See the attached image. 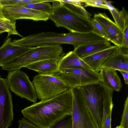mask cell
Segmentation results:
<instances>
[{
  "label": "cell",
  "mask_w": 128,
  "mask_h": 128,
  "mask_svg": "<svg viewBox=\"0 0 128 128\" xmlns=\"http://www.w3.org/2000/svg\"><path fill=\"white\" fill-rule=\"evenodd\" d=\"M72 102L71 89L54 98L33 103L21 112L24 118L39 128H51L72 115Z\"/></svg>",
  "instance_id": "obj_1"
},
{
  "label": "cell",
  "mask_w": 128,
  "mask_h": 128,
  "mask_svg": "<svg viewBox=\"0 0 128 128\" xmlns=\"http://www.w3.org/2000/svg\"><path fill=\"white\" fill-rule=\"evenodd\" d=\"M78 87L96 128H103L104 109L113 104L114 91L107 88L100 81Z\"/></svg>",
  "instance_id": "obj_2"
},
{
  "label": "cell",
  "mask_w": 128,
  "mask_h": 128,
  "mask_svg": "<svg viewBox=\"0 0 128 128\" xmlns=\"http://www.w3.org/2000/svg\"><path fill=\"white\" fill-rule=\"evenodd\" d=\"M49 19L58 27H63L70 32L86 33L92 32L90 20L77 14L66 7L60 0H52Z\"/></svg>",
  "instance_id": "obj_3"
},
{
  "label": "cell",
  "mask_w": 128,
  "mask_h": 128,
  "mask_svg": "<svg viewBox=\"0 0 128 128\" xmlns=\"http://www.w3.org/2000/svg\"><path fill=\"white\" fill-rule=\"evenodd\" d=\"M64 55L61 45L31 47L20 56L5 63L2 66V69L11 71L20 70L32 64L42 60H54L59 61Z\"/></svg>",
  "instance_id": "obj_4"
},
{
  "label": "cell",
  "mask_w": 128,
  "mask_h": 128,
  "mask_svg": "<svg viewBox=\"0 0 128 128\" xmlns=\"http://www.w3.org/2000/svg\"><path fill=\"white\" fill-rule=\"evenodd\" d=\"M32 82L37 98L41 100L54 98L71 89L53 75L38 74L34 77Z\"/></svg>",
  "instance_id": "obj_5"
},
{
  "label": "cell",
  "mask_w": 128,
  "mask_h": 128,
  "mask_svg": "<svg viewBox=\"0 0 128 128\" xmlns=\"http://www.w3.org/2000/svg\"><path fill=\"white\" fill-rule=\"evenodd\" d=\"M52 75L59 78L71 88L100 81L98 72L82 67L64 69Z\"/></svg>",
  "instance_id": "obj_6"
},
{
  "label": "cell",
  "mask_w": 128,
  "mask_h": 128,
  "mask_svg": "<svg viewBox=\"0 0 128 128\" xmlns=\"http://www.w3.org/2000/svg\"><path fill=\"white\" fill-rule=\"evenodd\" d=\"M6 79L9 90L22 98L36 103L37 97L32 82L27 75L20 70L8 72Z\"/></svg>",
  "instance_id": "obj_7"
},
{
  "label": "cell",
  "mask_w": 128,
  "mask_h": 128,
  "mask_svg": "<svg viewBox=\"0 0 128 128\" xmlns=\"http://www.w3.org/2000/svg\"><path fill=\"white\" fill-rule=\"evenodd\" d=\"M72 96V128H96L78 87L71 88Z\"/></svg>",
  "instance_id": "obj_8"
},
{
  "label": "cell",
  "mask_w": 128,
  "mask_h": 128,
  "mask_svg": "<svg viewBox=\"0 0 128 128\" xmlns=\"http://www.w3.org/2000/svg\"><path fill=\"white\" fill-rule=\"evenodd\" d=\"M12 96L6 78H0V128H8L14 118Z\"/></svg>",
  "instance_id": "obj_9"
},
{
  "label": "cell",
  "mask_w": 128,
  "mask_h": 128,
  "mask_svg": "<svg viewBox=\"0 0 128 128\" xmlns=\"http://www.w3.org/2000/svg\"><path fill=\"white\" fill-rule=\"evenodd\" d=\"M3 12L7 19L13 22L17 20L28 19L35 21H46L49 19L46 12L23 7L3 6Z\"/></svg>",
  "instance_id": "obj_10"
},
{
  "label": "cell",
  "mask_w": 128,
  "mask_h": 128,
  "mask_svg": "<svg viewBox=\"0 0 128 128\" xmlns=\"http://www.w3.org/2000/svg\"><path fill=\"white\" fill-rule=\"evenodd\" d=\"M94 18L103 27L110 38V41L116 46L120 47L122 44L123 32L116 24L104 13L96 14Z\"/></svg>",
  "instance_id": "obj_11"
},
{
  "label": "cell",
  "mask_w": 128,
  "mask_h": 128,
  "mask_svg": "<svg viewBox=\"0 0 128 128\" xmlns=\"http://www.w3.org/2000/svg\"><path fill=\"white\" fill-rule=\"evenodd\" d=\"M30 48L15 44L8 38L0 47V66L20 56Z\"/></svg>",
  "instance_id": "obj_12"
},
{
  "label": "cell",
  "mask_w": 128,
  "mask_h": 128,
  "mask_svg": "<svg viewBox=\"0 0 128 128\" xmlns=\"http://www.w3.org/2000/svg\"><path fill=\"white\" fill-rule=\"evenodd\" d=\"M119 50V47L112 46L109 48L82 59L91 69L98 72L99 68L106 60Z\"/></svg>",
  "instance_id": "obj_13"
},
{
  "label": "cell",
  "mask_w": 128,
  "mask_h": 128,
  "mask_svg": "<svg viewBox=\"0 0 128 128\" xmlns=\"http://www.w3.org/2000/svg\"><path fill=\"white\" fill-rule=\"evenodd\" d=\"M112 46L108 41L95 42L79 46L74 48L73 51L82 58Z\"/></svg>",
  "instance_id": "obj_14"
},
{
  "label": "cell",
  "mask_w": 128,
  "mask_h": 128,
  "mask_svg": "<svg viewBox=\"0 0 128 128\" xmlns=\"http://www.w3.org/2000/svg\"><path fill=\"white\" fill-rule=\"evenodd\" d=\"M104 68L128 72V54L119 52L112 55L102 64L98 71Z\"/></svg>",
  "instance_id": "obj_15"
},
{
  "label": "cell",
  "mask_w": 128,
  "mask_h": 128,
  "mask_svg": "<svg viewBox=\"0 0 128 128\" xmlns=\"http://www.w3.org/2000/svg\"><path fill=\"white\" fill-rule=\"evenodd\" d=\"M100 81L108 88L116 92L122 88L121 80L116 70L106 68L100 70Z\"/></svg>",
  "instance_id": "obj_16"
},
{
  "label": "cell",
  "mask_w": 128,
  "mask_h": 128,
  "mask_svg": "<svg viewBox=\"0 0 128 128\" xmlns=\"http://www.w3.org/2000/svg\"><path fill=\"white\" fill-rule=\"evenodd\" d=\"M54 60L40 61L32 64L26 67L42 75H52L59 71V62Z\"/></svg>",
  "instance_id": "obj_17"
},
{
  "label": "cell",
  "mask_w": 128,
  "mask_h": 128,
  "mask_svg": "<svg viewBox=\"0 0 128 128\" xmlns=\"http://www.w3.org/2000/svg\"><path fill=\"white\" fill-rule=\"evenodd\" d=\"M59 71L65 68L78 67L91 69L73 51L68 52L62 57L59 61Z\"/></svg>",
  "instance_id": "obj_18"
},
{
  "label": "cell",
  "mask_w": 128,
  "mask_h": 128,
  "mask_svg": "<svg viewBox=\"0 0 128 128\" xmlns=\"http://www.w3.org/2000/svg\"><path fill=\"white\" fill-rule=\"evenodd\" d=\"M3 7V6L0 3V27L8 33L6 38H8L11 35H16L23 37L16 30V22H12L4 16L2 11Z\"/></svg>",
  "instance_id": "obj_19"
},
{
  "label": "cell",
  "mask_w": 128,
  "mask_h": 128,
  "mask_svg": "<svg viewBox=\"0 0 128 128\" xmlns=\"http://www.w3.org/2000/svg\"><path fill=\"white\" fill-rule=\"evenodd\" d=\"M106 3L108 10L112 14L115 22V23L123 32L124 28V20L123 13L119 12L112 4V2L106 0Z\"/></svg>",
  "instance_id": "obj_20"
},
{
  "label": "cell",
  "mask_w": 128,
  "mask_h": 128,
  "mask_svg": "<svg viewBox=\"0 0 128 128\" xmlns=\"http://www.w3.org/2000/svg\"><path fill=\"white\" fill-rule=\"evenodd\" d=\"M62 2L67 8L74 13L84 18L90 20L92 14L87 11L82 6Z\"/></svg>",
  "instance_id": "obj_21"
},
{
  "label": "cell",
  "mask_w": 128,
  "mask_h": 128,
  "mask_svg": "<svg viewBox=\"0 0 128 128\" xmlns=\"http://www.w3.org/2000/svg\"><path fill=\"white\" fill-rule=\"evenodd\" d=\"M50 2V0H45L42 2L28 4L20 7L24 8L42 12L48 14L52 8V6Z\"/></svg>",
  "instance_id": "obj_22"
},
{
  "label": "cell",
  "mask_w": 128,
  "mask_h": 128,
  "mask_svg": "<svg viewBox=\"0 0 128 128\" xmlns=\"http://www.w3.org/2000/svg\"><path fill=\"white\" fill-rule=\"evenodd\" d=\"M90 20L93 28L92 32L108 41H110L109 38L101 24L94 18L91 19Z\"/></svg>",
  "instance_id": "obj_23"
},
{
  "label": "cell",
  "mask_w": 128,
  "mask_h": 128,
  "mask_svg": "<svg viewBox=\"0 0 128 128\" xmlns=\"http://www.w3.org/2000/svg\"><path fill=\"white\" fill-rule=\"evenodd\" d=\"M72 126V116L69 115L57 122L51 128H69Z\"/></svg>",
  "instance_id": "obj_24"
},
{
  "label": "cell",
  "mask_w": 128,
  "mask_h": 128,
  "mask_svg": "<svg viewBox=\"0 0 128 128\" xmlns=\"http://www.w3.org/2000/svg\"><path fill=\"white\" fill-rule=\"evenodd\" d=\"M84 6H92L108 10L106 0H82Z\"/></svg>",
  "instance_id": "obj_25"
},
{
  "label": "cell",
  "mask_w": 128,
  "mask_h": 128,
  "mask_svg": "<svg viewBox=\"0 0 128 128\" xmlns=\"http://www.w3.org/2000/svg\"><path fill=\"white\" fill-rule=\"evenodd\" d=\"M123 37L121 46L119 47V52L128 54V26L125 27L123 31Z\"/></svg>",
  "instance_id": "obj_26"
},
{
  "label": "cell",
  "mask_w": 128,
  "mask_h": 128,
  "mask_svg": "<svg viewBox=\"0 0 128 128\" xmlns=\"http://www.w3.org/2000/svg\"><path fill=\"white\" fill-rule=\"evenodd\" d=\"M122 128H128V97L125 101L120 125Z\"/></svg>",
  "instance_id": "obj_27"
},
{
  "label": "cell",
  "mask_w": 128,
  "mask_h": 128,
  "mask_svg": "<svg viewBox=\"0 0 128 128\" xmlns=\"http://www.w3.org/2000/svg\"><path fill=\"white\" fill-rule=\"evenodd\" d=\"M18 128H39L24 118L18 120Z\"/></svg>",
  "instance_id": "obj_28"
},
{
  "label": "cell",
  "mask_w": 128,
  "mask_h": 128,
  "mask_svg": "<svg viewBox=\"0 0 128 128\" xmlns=\"http://www.w3.org/2000/svg\"><path fill=\"white\" fill-rule=\"evenodd\" d=\"M112 110H110L104 117L103 120V128H111Z\"/></svg>",
  "instance_id": "obj_29"
},
{
  "label": "cell",
  "mask_w": 128,
  "mask_h": 128,
  "mask_svg": "<svg viewBox=\"0 0 128 128\" xmlns=\"http://www.w3.org/2000/svg\"><path fill=\"white\" fill-rule=\"evenodd\" d=\"M19 0H0V3L3 6H13Z\"/></svg>",
  "instance_id": "obj_30"
},
{
  "label": "cell",
  "mask_w": 128,
  "mask_h": 128,
  "mask_svg": "<svg viewBox=\"0 0 128 128\" xmlns=\"http://www.w3.org/2000/svg\"><path fill=\"white\" fill-rule=\"evenodd\" d=\"M61 1L63 2L70 3L80 6H82V0H61Z\"/></svg>",
  "instance_id": "obj_31"
},
{
  "label": "cell",
  "mask_w": 128,
  "mask_h": 128,
  "mask_svg": "<svg viewBox=\"0 0 128 128\" xmlns=\"http://www.w3.org/2000/svg\"><path fill=\"white\" fill-rule=\"evenodd\" d=\"M119 71L123 76L125 84H128V72L123 71Z\"/></svg>",
  "instance_id": "obj_32"
},
{
  "label": "cell",
  "mask_w": 128,
  "mask_h": 128,
  "mask_svg": "<svg viewBox=\"0 0 128 128\" xmlns=\"http://www.w3.org/2000/svg\"><path fill=\"white\" fill-rule=\"evenodd\" d=\"M6 32V31L5 30L0 27V34Z\"/></svg>",
  "instance_id": "obj_33"
},
{
  "label": "cell",
  "mask_w": 128,
  "mask_h": 128,
  "mask_svg": "<svg viewBox=\"0 0 128 128\" xmlns=\"http://www.w3.org/2000/svg\"><path fill=\"white\" fill-rule=\"evenodd\" d=\"M115 128H122L120 126H118L117 127H116Z\"/></svg>",
  "instance_id": "obj_34"
},
{
  "label": "cell",
  "mask_w": 128,
  "mask_h": 128,
  "mask_svg": "<svg viewBox=\"0 0 128 128\" xmlns=\"http://www.w3.org/2000/svg\"><path fill=\"white\" fill-rule=\"evenodd\" d=\"M72 128V127H70V128Z\"/></svg>",
  "instance_id": "obj_35"
}]
</instances>
